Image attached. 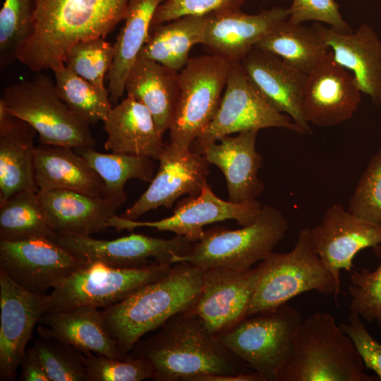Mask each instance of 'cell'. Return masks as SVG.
Instances as JSON below:
<instances>
[{"label": "cell", "mask_w": 381, "mask_h": 381, "mask_svg": "<svg viewBox=\"0 0 381 381\" xmlns=\"http://www.w3.org/2000/svg\"><path fill=\"white\" fill-rule=\"evenodd\" d=\"M205 23L206 14L186 16L151 26L138 58L180 71L190 59L192 47L202 44Z\"/></svg>", "instance_id": "4dcf8cb0"}, {"label": "cell", "mask_w": 381, "mask_h": 381, "mask_svg": "<svg viewBox=\"0 0 381 381\" xmlns=\"http://www.w3.org/2000/svg\"><path fill=\"white\" fill-rule=\"evenodd\" d=\"M56 235L45 216L38 191L19 192L0 202V241L53 239Z\"/></svg>", "instance_id": "836d02e7"}, {"label": "cell", "mask_w": 381, "mask_h": 381, "mask_svg": "<svg viewBox=\"0 0 381 381\" xmlns=\"http://www.w3.org/2000/svg\"><path fill=\"white\" fill-rule=\"evenodd\" d=\"M349 274L350 311L381 328V262L375 270L353 267Z\"/></svg>", "instance_id": "60d3db41"}, {"label": "cell", "mask_w": 381, "mask_h": 381, "mask_svg": "<svg viewBox=\"0 0 381 381\" xmlns=\"http://www.w3.org/2000/svg\"><path fill=\"white\" fill-rule=\"evenodd\" d=\"M0 99L11 114L36 131L42 144L95 147L90 125L61 99L55 83L47 75L39 73L6 87Z\"/></svg>", "instance_id": "ba28073f"}, {"label": "cell", "mask_w": 381, "mask_h": 381, "mask_svg": "<svg viewBox=\"0 0 381 381\" xmlns=\"http://www.w3.org/2000/svg\"><path fill=\"white\" fill-rule=\"evenodd\" d=\"M131 355L147 359L153 380H189L200 375H233L251 369L229 351L190 310L169 318L145 340H139Z\"/></svg>", "instance_id": "7a4b0ae2"}, {"label": "cell", "mask_w": 381, "mask_h": 381, "mask_svg": "<svg viewBox=\"0 0 381 381\" xmlns=\"http://www.w3.org/2000/svg\"><path fill=\"white\" fill-rule=\"evenodd\" d=\"M240 63L250 82L267 103L291 117L306 134L311 133L302 111L306 73L258 47H254Z\"/></svg>", "instance_id": "44dd1931"}, {"label": "cell", "mask_w": 381, "mask_h": 381, "mask_svg": "<svg viewBox=\"0 0 381 381\" xmlns=\"http://www.w3.org/2000/svg\"><path fill=\"white\" fill-rule=\"evenodd\" d=\"M52 240L85 264L102 262L118 268L172 265L174 256L185 255L193 243L179 235L164 239L133 233L114 240L58 234Z\"/></svg>", "instance_id": "4fadbf2b"}, {"label": "cell", "mask_w": 381, "mask_h": 381, "mask_svg": "<svg viewBox=\"0 0 381 381\" xmlns=\"http://www.w3.org/2000/svg\"><path fill=\"white\" fill-rule=\"evenodd\" d=\"M202 284V269L188 262L175 263L162 279L145 284L123 301L104 308V327L126 356L146 333L174 315L190 310Z\"/></svg>", "instance_id": "3957f363"}, {"label": "cell", "mask_w": 381, "mask_h": 381, "mask_svg": "<svg viewBox=\"0 0 381 381\" xmlns=\"http://www.w3.org/2000/svg\"><path fill=\"white\" fill-rule=\"evenodd\" d=\"M35 0H4L0 11L1 69L16 59L19 46L32 34Z\"/></svg>", "instance_id": "8d00e7d4"}, {"label": "cell", "mask_w": 381, "mask_h": 381, "mask_svg": "<svg viewBox=\"0 0 381 381\" xmlns=\"http://www.w3.org/2000/svg\"><path fill=\"white\" fill-rule=\"evenodd\" d=\"M267 128H282L306 134L291 117L277 111L263 99L248 80L240 62L233 63L217 113L190 150L202 155L208 145L223 136Z\"/></svg>", "instance_id": "8fae6325"}, {"label": "cell", "mask_w": 381, "mask_h": 381, "mask_svg": "<svg viewBox=\"0 0 381 381\" xmlns=\"http://www.w3.org/2000/svg\"><path fill=\"white\" fill-rule=\"evenodd\" d=\"M58 95L75 114L92 125L104 121L112 109L107 88L101 89L61 64L52 70Z\"/></svg>", "instance_id": "e575fe53"}, {"label": "cell", "mask_w": 381, "mask_h": 381, "mask_svg": "<svg viewBox=\"0 0 381 381\" xmlns=\"http://www.w3.org/2000/svg\"><path fill=\"white\" fill-rule=\"evenodd\" d=\"M129 0H35L33 31L16 52L31 71L64 63L76 42L104 37L124 20Z\"/></svg>", "instance_id": "6da1fadb"}, {"label": "cell", "mask_w": 381, "mask_h": 381, "mask_svg": "<svg viewBox=\"0 0 381 381\" xmlns=\"http://www.w3.org/2000/svg\"><path fill=\"white\" fill-rule=\"evenodd\" d=\"M37 133L13 116L0 99V202L25 190L38 191L35 171Z\"/></svg>", "instance_id": "d4e9b609"}, {"label": "cell", "mask_w": 381, "mask_h": 381, "mask_svg": "<svg viewBox=\"0 0 381 381\" xmlns=\"http://www.w3.org/2000/svg\"><path fill=\"white\" fill-rule=\"evenodd\" d=\"M245 1L246 0H166L157 9L151 26L186 16L241 10Z\"/></svg>", "instance_id": "7bdbcfd3"}, {"label": "cell", "mask_w": 381, "mask_h": 381, "mask_svg": "<svg viewBox=\"0 0 381 381\" xmlns=\"http://www.w3.org/2000/svg\"><path fill=\"white\" fill-rule=\"evenodd\" d=\"M85 265L50 238L0 241V270L32 292L47 294Z\"/></svg>", "instance_id": "7c38bea8"}, {"label": "cell", "mask_w": 381, "mask_h": 381, "mask_svg": "<svg viewBox=\"0 0 381 381\" xmlns=\"http://www.w3.org/2000/svg\"><path fill=\"white\" fill-rule=\"evenodd\" d=\"M313 247L341 286L340 271L350 272L355 255L381 243V228L351 213L339 204L327 209L321 222L310 229Z\"/></svg>", "instance_id": "d6986e66"}, {"label": "cell", "mask_w": 381, "mask_h": 381, "mask_svg": "<svg viewBox=\"0 0 381 381\" xmlns=\"http://www.w3.org/2000/svg\"><path fill=\"white\" fill-rule=\"evenodd\" d=\"M39 322V336L61 340L81 353L93 352L111 358H123L116 341L107 331L102 310L92 306L46 312Z\"/></svg>", "instance_id": "4316f807"}, {"label": "cell", "mask_w": 381, "mask_h": 381, "mask_svg": "<svg viewBox=\"0 0 381 381\" xmlns=\"http://www.w3.org/2000/svg\"><path fill=\"white\" fill-rule=\"evenodd\" d=\"M103 123L107 134L106 150L159 160L165 144L143 104L127 96L113 106Z\"/></svg>", "instance_id": "484cf974"}, {"label": "cell", "mask_w": 381, "mask_h": 381, "mask_svg": "<svg viewBox=\"0 0 381 381\" xmlns=\"http://www.w3.org/2000/svg\"><path fill=\"white\" fill-rule=\"evenodd\" d=\"M353 74L336 62L329 51L307 74L302 98L305 120L332 127L351 119L361 102Z\"/></svg>", "instance_id": "2e32d148"}, {"label": "cell", "mask_w": 381, "mask_h": 381, "mask_svg": "<svg viewBox=\"0 0 381 381\" xmlns=\"http://www.w3.org/2000/svg\"><path fill=\"white\" fill-rule=\"evenodd\" d=\"M337 64L350 71L363 94L381 106V40L372 25L362 23L351 33L339 32L320 23L313 25Z\"/></svg>", "instance_id": "7402d4cb"}, {"label": "cell", "mask_w": 381, "mask_h": 381, "mask_svg": "<svg viewBox=\"0 0 381 381\" xmlns=\"http://www.w3.org/2000/svg\"><path fill=\"white\" fill-rule=\"evenodd\" d=\"M189 381H265V379L259 373L251 370L233 375H200Z\"/></svg>", "instance_id": "bcb514c9"}, {"label": "cell", "mask_w": 381, "mask_h": 381, "mask_svg": "<svg viewBox=\"0 0 381 381\" xmlns=\"http://www.w3.org/2000/svg\"><path fill=\"white\" fill-rule=\"evenodd\" d=\"M125 92L147 107L161 135L169 130L179 96V71L138 58L127 75Z\"/></svg>", "instance_id": "83f0119b"}, {"label": "cell", "mask_w": 381, "mask_h": 381, "mask_svg": "<svg viewBox=\"0 0 381 381\" xmlns=\"http://www.w3.org/2000/svg\"><path fill=\"white\" fill-rule=\"evenodd\" d=\"M289 8L275 6L256 14L222 11L206 14L202 44L230 64L238 63L256 44L289 17Z\"/></svg>", "instance_id": "ffe728a7"}, {"label": "cell", "mask_w": 381, "mask_h": 381, "mask_svg": "<svg viewBox=\"0 0 381 381\" xmlns=\"http://www.w3.org/2000/svg\"><path fill=\"white\" fill-rule=\"evenodd\" d=\"M302 321L300 311L284 303L246 317L217 337L265 381H279L293 353L295 334Z\"/></svg>", "instance_id": "52a82bcc"}, {"label": "cell", "mask_w": 381, "mask_h": 381, "mask_svg": "<svg viewBox=\"0 0 381 381\" xmlns=\"http://www.w3.org/2000/svg\"><path fill=\"white\" fill-rule=\"evenodd\" d=\"M169 264L118 268L102 262L85 264L49 294L46 312L80 306L106 308L125 299L141 286L157 281L171 270Z\"/></svg>", "instance_id": "30bf717a"}, {"label": "cell", "mask_w": 381, "mask_h": 381, "mask_svg": "<svg viewBox=\"0 0 381 381\" xmlns=\"http://www.w3.org/2000/svg\"><path fill=\"white\" fill-rule=\"evenodd\" d=\"M258 131L250 130L236 136H223L202 153L224 175L230 202L241 203L256 200L264 190V183L258 177L262 164V156L255 147Z\"/></svg>", "instance_id": "603a6c76"}, {"label": "cell", "mask_w": 381, "mask_h": 381, "mask_svg": "<svg viewBox=\"0 0 381 381\" xmlns=\"http://www.w3.org/2000/svg\"><path fill=\"white\" fill-rule=\"evenodd\" d=\"M352 340L327 313L316 312L302 321L293 353L279 381H377L364 372Z\"/></svg>", "instance_id": "277c9868"}, {"label": "cell", "mask_w": 381, "mask_h": 381, "mask_svg": "<svg viewBox=\"0 0 381 381\" xmlns=\"http://www.w3.org/2000/svg\"><path fill=\"white\" fill-rule=\"evenodd\" d=\"M159 166L147 190L121 217L136 220L161 206L171 208L183 195H198L207 184L210 163L203 155L165 144Z\"/></svg>", "instance_id": "e0dca14e"}, {"label": "cell", "mask_w": 381, "mask_h": 381, "mask_svg": "<svg viewBox=\"0 0 381 381\" xmlns=\"http://www.w3.org/2000/svg\"><path fill=\"white\" fill-rule=\"evenodd\" d=\"M41 205L58 235L86 236L109 228V219L121 206L101 195L51 189L38 190Z\"/></svg>", "instance_id": "cb8c5ba5"}, {"label": "cell", "mask_w": 381, "mask_h": 381, "mask_svg": "<svg viewBox=\"0 0 381 381\" xmlns=\"http://www.w3.org/2000/svg\"><path fill=\"white\" fill-rule=\"evenodd\" d=\"M89 381H140L153 379L154 370L145 358L128 354L111 358L102 354L81 353Z\"/></svg>", "instance_id": "f35d334b"}, {"label": "cell", "mask_w": 381, "mask_h": 381, "mask_svg": "<svg viewBox=\"0 0 381 381\" xmlns=\"http://www.w3.org/2000/svg\"><path fill=\"white\" fill-rule=\"evenodd\" d=\"M231 64L216 54L190 58L179 71V96L169 128V143L190 149L214 117Z\"/></svg>", "instance_id": "9c48e42d"}, {"label": "cell", "mask_w": 381, "mask_h": 381, "mask_svg": "<svg viewBox=\"0 0 381 381\" xmlns=\"http://www.w3.org/2000/svg\"><path fill=\"white\" fill-rule=\"evenodd\" d=\"M280 57L293 67L308 74L330 51L312 27L280 23L255 45Z\"/></svg>", "instance_id": "1f68e13d"}, {"label": "cell", "mask_w": 381, "mask_h": 381, "mask_svg": "<svg viewBox=\"0 0 381 381\" xmlns=\"http://www.w3.org/2000/svg\"><path fill=\"white\" fill-rule=\"evenodd\" d=\"M259 277L258 267L246 270L204 269L200 293L190 310L217 336L246 318Z\"/></svg>", "instance_id": "9a60e30c"}, {"label": "cell", "mask_w": 381, "mask_h": 381, "mask_svg": "<svg viewBox=\"0 0 381 381\" xmlns=\"http://www.w3.org/2000/svg\"><path fill=\"white\" fill-rule=\"evenodd\" d=\"M20 375L23 381H50L43 363L36 349L32 346L26 349L21 359Z\"/></svg>", "instance_id": "f6af8a7d"}, {"label": "cell", "mask_w": 381, "mask_h": 381, "mask_svg": "<svg viewBox=\"0 0 381 381\" xmlns=\"http://www.w3.org/2000/svg\"><path fill=\"white\" fill-rule=\"evenodd\" d=\"M339 326L352 340L364 365L381 380V344L370 335L361 317L350 311L348 322H341Z\"/></svg>", "instance_id": "ee69618b"}, {"label": "cell", "mask_w": 381, "mask_h": 381, "mask_svg": "<svg viewBox=\"0 0 381 381\" xmlns=\"http://www.w3.org/2000/svg\"><path fill=\"white\" fill-rule=\"evenodd\" d=\"M35 171L39 190L64 189L103 196L102 178L73 148L42 143L35 148Z\"/></svg>", "instance_id": "f1b7e54d"}, {"label": "cell", "mask_w": 381, "mask_h": 381, "mask_svg": "<svg viewBox=\"0 0 381 381\" xmlns=\"http://www.w3.org/2000/svg\"><path fill=\"white\" fill-rule=\"evenodd\" d=\"M288 229L284 215L277 208L265 205L253 222L241 229L213 226L205 230L185 255L174 256L172 264L188 262L202 270H248L273 251Z\"/></svg>", "instance_id": "8992f818"}, {"label": "cell", "mask_w": 381, "mask_h": 381, "mask_svg": "<svg viewBox=\"0 0 381 381\" xmlns=\"http://www.w3.org/2000/svg\"><path fill=\"white\" fill-rule=\"evenodd\" d=\"M50 381H89L81 352L57 339L41 337L34 340Z\"/></svg>", "instance_id": "74e56055"}, {"label": "cell", "mask_w": 381, "mask_h": 381, "mask_svg": "<svg viewBox=\"0 0 381 381\" xmlns=\"http://www.w3.org/2000/svg\"><path fill=\"white\" fill-rule=\"evenodd\" d=\"M289 8L288 21L293 24L315 20L326 23L339 32H353L341 16L339 6L334 0H292Z\"/></svg>", "instance_id": "b9f144b4"}, {"label": "cell", "mask_w": 381, "mask_h": 381, "mask_svg": "<svg viewBox=\"0 0 381 381\" xmlns=\"http://www.w3.org/2000/svg\"><path fill=\"white\" fill-rule=\"evenodd\" d=\"M165 1L129 0L124 25L114 44L113 64L107 76L112 104L122 97L128 71L148 37L157 9Z\"/></svg>", "instance_id": "f546056e"}, {"label": "cell", "mask_w": 381, "mask_h": 381, "mask_svg": "<svg viewBox=\"0 0 381 381\" xmlns=\"http://www.w3.org/2000/svg\"><path fill=\"white\" fill-rule=\"evenodd\" d=\"M114 44L104 37L81 40L66 52L64 64L78 75L101 89L114 59Z\"/></svg>", "instance_id": "d590c367"}, {"label": "cell", "mask_w": 381, "mask_h": 381, "mask_svg": "<svg viewBox=\"0 0 381 381\" xmlns=\"http://www.w3.org/2000/svg\"><path fill=\"white\" fill-rule=\"evenodd\" d=\"M262 205L257 200L241 203L223 200L205 184L197 196H190L177 204L174 214L152 222H140L114 214L108 221L109 227L117 231H133L139 227H150L157 231H167L186 237L192 243L199 241L205 233L204 226L228 219L236 220L242 226L255 221Z\"/></svg>", "instance_id": "5bb4252c"}, {"label": "cell", "mask_w": 381, "mask_h": 381, "mask_svg": "<svg viewBox=\"0 0 381 381\" xmlns=\"http://www.w3.org/2000/svg\"><path fill=\"white\" fill-rule=\"evenodd\" d=\"M346 209L381 228V147L370 158Z\"/></svg>", "instance_id": "ab89813d"}, {"label": "cell", "mask_w": 381, "mask_h": 381, "mask_svg": "<svg viewBox=\"0 0 381 381\" xmlns=\"http://www.w3.org/2000/svg\"><path fill=\"white\" fill-rule=\"evenodd\" d=\"M258 267L260 277L246 317L274 309L309 291L332 295L338 304L341 286L315 253L309 228L299 231L291 251H272Z\"/></svg>", "instance_id": "5b68a950"}, {"label": "cell", "mask_w": 381, "mask_h": 381, "mask_svg": "<svg viewBox=\"0 0 381 381\" xmlns=\"http://www.w3.org/2000/svg\"><path fill=\"white\" fill-rule=\"evenodd\" d=\"M99 174L104 182L103 197L120 204L126 200V182L132 179L151 182L155 175V165L152 158L121 153H102L93 147H75Z\"/></svg>", "instance_id": "d6a6232c"}, {"label": "cell", "mask_w": 381, "mask_h": 381, "mask_svg": "<svg viewBox=\"0 0 381 381\" xmlns=\"http://www.w3.org/2000/svg\"><path fill=\"white\" fill-rule=\"evenodd\" d=\"M49 294L30 291L0 270V380L16 378L33 329L46 313Z\"/></svg>", "instance_id": "ac0fdd59"}]
</instances>
